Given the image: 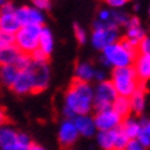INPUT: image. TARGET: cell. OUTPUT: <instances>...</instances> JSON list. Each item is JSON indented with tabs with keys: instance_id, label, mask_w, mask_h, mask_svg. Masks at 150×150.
I'll use <instances>...</instances> for the list:
<instances>
[{
	"instance_id": "1",
	"label": "cell",
	"mask_w": 150,
	"mask_h": 150,
	"mask_svg": "<svg viewBox=\"0 0 150 150\" xmlns=\"http://www.w3.org/2000/svg\"><path fill=\"white\" fill-rule=\"evenodd\" d=\"M94 109V88L90 83L73 80L64 98L62 112L66 118H73L79 114H88Z\"/></svg>"
},
{
	"instance_id": "2",
	"label": "cell",
	"mask_w": 150,
	"mask_h": 150,
	"mask_svg": "<svg viewBox=\"0 0 150 150\" xmlns=\"http://www.w3.org/2000/svg\"><path fill=\"white\" fill-rule=\"evenodd\" d=\"M137 54V46L129 43L127 39L116 40L102 50L100 62L105 66H112L113 69L131 66L134 64V61H135Z\"/></svg>"
},
{
	"instance_id": "3",
	"label": "cell",
	"mask_w": 150,
	"mask_h": 150,
	"mask_svg": "<svg viewBox=\"0 0 150 150\" xmlns=\"http://www.w3.org/2000/svg\"><path fill=\"white\" fill-rule=\"evenodd\" d=\"M110 81L113 84L117 95L127 96V98H129L142 84V83L139 81V79H138L134 68H132V65L131 66H124V68L113 69Z\"/></svg>"
},
{
	"instance_id": "4",
	"label": "cell",
	"mask_w": 150,
	"mask_h": 150,
	"mask_svg": "<svg viewBox=\"0 0 150 150\" xmlns=\"http://www.w3.org/2000/svg\"><path fill=\"white\" fill-rule=\"evenodd\" d=\"M40 25H22L14 33V46L21 52L30 55L39 47Z\"/></svg>"
},
{
	"instance_id": "5",
	"label": "cell",
	"mask_w": 150,
	"mask_h": 150,
	"mask_svg": "<svg viewBox=\"0 0 150 150\" xmlns=\"http://www.w3.org/2000/svg\"><path fill=\"white\" fill-rule=\"evenodd\" d=\"M118 26L109 22H102L96 19L94 22V30L91 35V44L95 50H103L106 46L118 40Z\"/></svg>"
},
{
	"instance_id": "6",
	"label": "cell",
	"mask_w": 150,
	"mask_h": 150,
	"mask_svg": "<svg viewBox=\"0 0 150 150\" xmlns=\"http://www.w3.org/2000/svg\"><path fill=\"white\" fill-rule=\"evenodd\" d=\"M116 98L117 92L110 80L98 81L96 87L94 88V109L100 110L105 108H110Z\"/></svg>"
},
{
	"instance_id": "7",
	"label": "cell",
	"mask_w": 150,
	"mask_h": 150,
	"mask_svg": "<svg viewBox=\"0 0 150 150\" xmlns=\"http://www.w3.org/2000/svg\"><path fill=\"white\" fill-rule=\"evenodd\" d=\"M28 70L32 76V81H33V94L44 91L48 84H50V68L47 62H35L32 61L30 65L28 66Z\"/></svg>"
},
{
	"instance_id": "8",
	"label": "cell",
	"mask_w": 150,
	"mask_h": 150,
	"mask_svg": "<svg viewBox=\"0 0 150 150\" xmlns=\"http://www.w3.org/2000/svg\"><path fill=\"white\" fill-rule=\"evenodd\" d=\"M94 121H95L98 131H110V129H116V128L120 127L123 118L120 117L110 106V108L96 110Z\"/></svg>"
},
{
	"instance_id": "9",
	"label": "cell",
	"mask_w": 150,
	"mask_h": 150,
	"mask_svg": "<svg viewBox=\"0 0 150 150\" xmlns=\"http://www.w3.org/2000/svg\"><path fill=\"white\" fill-rule=\"evenodd\" d=\"M14 13L21 23V26L22 25H40V26H43L44 21H46L43 11L33 7V6L32 7L30 6H21L18 8H15Z\"/></svg>"
},
{
	"instance_id": "10",
	"label": "cell",
	"mask_w": 150,
	"mask_h": 150,
	"mask_svg": "<svg viewBox=\"0 0 150 150\" xmlns=\"http://www.w3.org/2000/svg\"><path fill=\"white\" fill-rule=\"evenodd\" d=\"M80 138L79 131L72 118H65L58 128V141L62 147H72Z\"/></svg>"
},
{
	"instance_id": "11",
	"label": "cell",
	"mask_w": 150,
	"mask_h": 150,
	"mask_svg": "<svg viewBox=\"0 0 150 150\" xmlns=\"http://www.w3.org/2000/svg\"><path fill=\"white\" fill-rule=\"evenodd\" d=\"M11 91L15 92L17 95H28V94H33V81H32V76L29 70L23 69L19 70L17 77L14 80V83L11 84Z\"/></svg>"
},
{
	"instance_id": "12",
	"label": "cell",
	"mask_w": 150,
	"mask_h": 150,
	"mask_svg": "<svg viewBox=\"0 0 150 150\" xmlns=\"http://www.w3.org/2000/svg\"><path fill=\"white\" fill-rule=\"evenodd\" d=\"M76 128L79 131V135L84 138H91L96 134V125L95 121H94V117L88 114H79V116H74L72 118Z\"/></svg>"
},
{
	"instance_id": "13",
	"label": "cell",
	"mask_w": 150,
	"mask_h": 150,
	"mask_svg": "<svg viewBox=\"0 0 150 150\" xmlns=\"http://www.w3.org/2000/svg\"><path fill=\"white\" fill-rule=\"evenodd\" d=\"M125 28H127L125 39H127L129 43H132L134 46H138V43L146 36L145 29L142 28L141 21H139L137 17H129Z\"/></svg>"
},
{
	"instance_id": "14",
	"label": "cell",
	"mask_w": 150,
	"mask_h": 150,
	"mask_svg": "<svg viewBox=\"0 0 150 150\" xmlns=\"http://www.w3.org/2000/svg\"><path fill=\"white\" fill-rule=\"evenodd\" d=\"M132 68L137 73L139 81L143 83L150 80V55L146 54H139L138 52L135 57V61L132 64Z\"/></svg>"
},
{
	"instance_id": "15",
	"label": "cell",
	"mask_w": 150,
	"mask_h": 150,
	"mask_svg": "<svg viewBox=\"0 0 150 150\" xmlns=\"http://www.w3.org/2000/svg\"><path fill=\"white\" fill-rule=\"evenodd\" d=\"M14 11H0V32L14 35L21 28V23Z\"/></svg>"
},
{
	"instance_id": "16",
	"label": "cell",
	"mask_w": 150,
	"mask_h": 150,
	"mask_svg": "<svg viewBox=\"0 0 150 150\" xmlns=\"http://www.w3.org/2000/svg\"><path fill=\"white\" fill-rule=\"evenodd\" d=\"M54 46H55L54 35H52V32L48 28H46L43 25L40 30V36H39V47L37 48L50 57L51 52L54 51Z\"/></svg>"
},
{
	"instance_id": "17",
	"label": "cell",
	"mask_w": 150,
	"mask_h": 150,
	"mask_svg": "<svg viewBox=\"0 0 150 150\" xmlns=\"http://www.w3.org/2000/svg\"><path fill=\"white\" fill-rule=\"evenodd\" d=\"M18 132L13 127L3 125L0 127V150H11L17 141Z\"/></svg>"
},
{
	"instance_id": "18",
	"label": "cell",
	"mask_w": 150,
	"mask_h": 150,
	"mask_svg": "<svg viewBox=\"0 0 150 150\" xmlns=\"http://www.w3.org/2000/svg\"><path fill=\"white\" fill-rule=\"evenodd\" d=\"M129 102H131V110L137 114H142L146 109V92H145V87L139 86L137 91L134 92L129 96Z\"/></svg>"
},
{
	"instance_id": "19",
	"label": "cell",
	"mask_w": 150,
	"mask_h": 150,
	"mask_svg": "<svg viewBox=\"0 0 150 150\" xmlns=\"http://www.w3.org/2000/svg\"><path fill=\"white\" fill-rule=\"evenodd\" d=\"M95 70L96 69L88 62H80L74 69V77L80 81L90 83L95 79Z\"/></svg>"
},
{
	"instance_id": "20",
	"label": "cell",
	"mask_w": 150,
	"mask_h": 150,
	"mask_svg": "<svg viewBox=\"0 0 150 150\" xmlns=\"http://www.w3.org/2000/svg\"><path fill=\"white\" fill-rule=\"evenodd\" d=\"M120 129L124 132V135L128 139H137L138 134L141 131V123L128 116V117L123 118V121L120 124Z\"/></svg>"
},
{
	"instance_id": "21",
	"label": "cell",
	"mask_w": 150,
	"mask_h": 150,
	"mask_svg": "<svg viewBox=\"0 0 150 150\" xmlns=\"http://www.w3.org/2000/svg\"><path fill=\"white\" fill-rule=\"evenodd\" d=\"M112 109H113L121 118L128 117V116L131 114V112H132L129 98H127V96L117 95V98H116V99H114V102L112 103Z\"/></svg>"
},
{
	"instance_id": "22",
	"label": "cell",
	"mask_w": 150,
	"mask_h": 150,
	"mask_svg": "<svg viewBox=\"0 0 150 150\" xmlns=\"http://www.w3.org/2000/svg\"><path fill=\"white\" fill-rule=\"evenodd\" d=\"M18 69L15 68L14 65H0V83L4 87H11V84L14 83L17 74H18Z\"/></svg>"
},
{
	"instance_id": "23",
	"label": "cell",
	"mask_w": 150,
	"mask_h": 150,
	"mask_svg": "<svg viewBox=\"0 0 150 150\" xmlns=\"http://www.w3.org/2000/svg\"><path fill=\"white\" fill-rule=\"evenodd\" d=\"M114 131H96V143L102 150H113L114 146Z\"/></svg>"
},
{
	"instance_id": "24",
	"label": "cell",
	"mask_w": 150,
	"mask_h": 150,
	"mask_svg": "<svg viewBox=\"0 0 150 150\" xmlns=\"http://www.w3.org/2000/svg\"><path fill=\"white\" fill-rule=\"evenodd\" d=\"M21 51L17 48V47L11 44V46L6 47L3 50H0V65H13L15 62L17 57L19 55Z\"/></svg>"
},
{
	"instance_id": "25",
	"label": "cell",
	"mask_w": 150,
	"mask_h": 150,
	"mask_svg": "<svg viewBox=\"0 0 150 150\" xmlns=\"http://www.w3.org/2000/svg\"><path fill=\"white\" fill-rule=\"evenodd\" d=\"M32 143L33 142H32V139L29 138V135L22 134V132H18L17 141H15V143H14L11 150H30Z\"/></svg>"
},
{
	"instance_id": "26",
	"label": "cell",
	"mask_w": 150,
	"mask_h": 150,
	"mask_svg": "<svg viewBox=\"0 0 150 150\" xmlns=\"http://www.w3.org/2000/svg\"><path fill=\"white\" fill-rule=\"evenodd\" d=\"M128 17L125 13H121V11H112V18H110V22L116 25V26H125L128 22Z\"/></svg>"
},
{
	"instance_id": "27",
	"label": "cell",
	"mask_w": 150,
	"mask_h": 150,
	"mask_svg": "<svg viewBox=\"0 0 150 150\" xmlns=\"http://www.w3.org/2000/svg\"><path fill=\"white\" fill-rule=\"evenodd\" d=\"M32 62V58H30V55L28 54H23V52H19V55L15 59V62H14V66L18 69V70H23V69H26L29 65Z\"/></svg>"
},
{
	"instance_id": "28",
	"label": "cell",
	"mask_w": 150,
	"mask_h": 150,
	"mask_svg": "<svg viewBox=\"0 0 150 150\" xmlns=\"http://www.w3.org/2000/svg\"><path fill=\"white\" fill-rule=\"evenodd\" d=\"M137 50L139 54H146V55H150V37L145 36L142 39L137 46Z\"/></svg>"
},
{
	"instance_id": "29",
	"label": "cell",
	"mask_w": 150,
	"mask_h": 150,
	"mask_svg": "<svg viewBox=\"0 0 150 150\" xmlns=\"http://www.w3.org/2000/svg\"><path fill=\"white\" fill-rule=\"evenodd\" d=\"M73 30H74V37H76V40H77L80 44H84L87 41V32L86 30H84L80 25H77V23H74Z\"/></svg>"
},
{
	"instance_id": "30",
	"label": "cell",
	"mask_w": 150,
	"mask_h": 150,
	"mask_svg": "<svg viewBox=\"0 0 150 150\" xmlns=\"http://www.w3.org/2000/svg\"><path fill=\"white\" fill-rule=\"evenodd\" d=\"M11 44H14V35L0 32V50H3V48L11 46Z\"/></svg>"
},
{
	"instance_id": "31",
	"label": "cell",
	"mask_w": 150,
	"mask_h": 150,
	"mask_svg": "<svg viewBox=\"0 0 150 150\" xmlns=\"http://www.w3.org/2000/svg\"><path fill=\"white\" fill-rule=\"evenodd\" d=\"M33 7L41 10V11H47L51 8V0H30Z\"/></svg>"
},
{
	"instance_id": "32",
	"label": "cell",
	"mask_w": 150,
	"mask_h": 150,
	"mask_svg": "<svg viewBox=\"0 0 150 150\" xmlns=\"http://www.w3.org/2000/svg\"><path fill=\"white\" fill-rule=\"evenodd\" d=\"M30 58H32V61H35V62H47L48 55L44 54V52L41 50H39V48H36V50L30 54Z\"/></svg>"
},
{
	"instance_id": "33",
	"label": "cell",
	"mask_w": 150,
	"mask_h": 150,
	"mask_svg": "<svg viewBox=\"0 0 150 150\" xmlns=\"http://www.w3.org/2000/svg\"><path fill=\"white\" fill-rule=\"evenodd\" d=\"M124 150H146L145 146H142L137 139H129L127 146L124 147Z\"/></svg>"
},
{
	"instance_id": "34",
	"label": "cell",
	"mask_w": 150,
	"mask_h": 150,
	"mask_svg": "<svg viewBox=\"0 0 150 150\" xmlns=\"http://www.w3.org/2000/svg\"><path fill=\"white\" fill-rule=\"evenodd\" d=\"M110 18H112V11L110 10H100L99 14H98V21H102V22H110Z\"/></svg>"
},
{
	"instance_id": "35",
	"label": "cell",
	"mask_w": 150,
	"mask_h": 150,
	"mask_svg": "<svg viewBox=\"0 0 150 150\" xmlns=\"http://www.w3.org/2000/svg\"><path fill=\"white\" fill-rule=\"evenodd\" d=\"M127 1L128 0H106V3L112 7V8H121V7H124V6L127 4Z\"/></svg>"
},
{
	"instance_id": "36",
	"label": "cell",
	"mask_w": 150,
	"mask_h": 150,
	"mask_svg": "<svg viewBox=\"0 0 150 150\" xmlns=\"http://www.w3.org/2000/svg\"><path fill=\"white\" fill-rule=\"evenodd\" d=\"M139 123H141V131L139 132H142V134L150 137V120L149 118H145V120H142Z\"/></svg>"
},
{
	"instance_id": "37",
	"label": "cell",
	"mask_w": 150,
	"mask_h": 150,
	"mask_svg": "<svg viewBox=\"0 0 150 150\" xmlns=\"http://www.w3.org/2000/svg\"><path fill=\"white\" fill-rule=\"evenodd\" d=\"M94 80H96V81H102V80H106V72H105L103 69H96L95 70V79Z\"/></svg>"
},
{
	"instance_id": "38",
	"label": "cell",
	"mask_w": 150,
	"mask_h": 150,
	"mask_svg": "<svg viewBox=\"0 0 150 150\" xmlns=\"http://www.w3.org/2000/svg\"><path fill=\"white\" fill-rule=\"evenodd\" d=\"M6 123H7V116H6L4 110L0 109V127L6 125Z\"/></svg>"
},
{
	"instance_id": "39",
	"label": "cell",
	"mask_w": 150,
	"mask_h": 150,
	"mask_svg": "<svg viewBox=\"0 0 150 150\" xmlns=\"http://www.w3.org/2000/svg\"><path fill=\"white\" fill-rule=\"evenodd\" d=\"M30 150H47V149H44V147H43V146H40V145L32 143V146H30Z\"/></svg>"
},
{
	"instance_id": "40",
	"label": "cell",
	"mask_w": 150,
	"mask_h": 150,
	"mask_svg": "<svg viewBox=\"0 0 150 150\" xmlns=\"http://www.w3.org/2000/svg\"><path fill=\"white\" fill-rule=\"evenodd\" d=\"M7 1H8V0H0V7H1V6H3V4H6Z\"/></svg>"
},
{
	"instance_id": "41",
	"label": "cell",
	"mask_w": 150,
	"mask_h": 150,
	"mask_svg": "<svg viewBox=\"0 0 150 150\" xmlns=\"http://www.w3.org/2000/svg\"><path fill=\"white\" fill-rule=\"evenodd\" d=\"M149 14H150V7H149Z\"/></svg>"
}]
</instances>
